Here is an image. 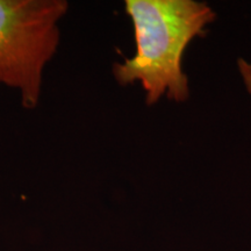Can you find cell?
<instances>
[{
  "mask_svg": "<svg viewBox=\"0 0 251 251\" xmlns=\"http://www.w3.org/2000/svg\"><path fill=\"white\" fill-rule=\"evenodd\" d=\"M125 9L133 23L136 51L115 63V79L121 85L141 83L148 105L163 94L175 101L186 100L181 57L190 41L205 34L203 27L214 20V12L194 0H126Z\"/></svg>",
  "mask_w": 251,
  "mask_h": 251,
  "instance_id": "cell-1",
  "label": "cell"
},
{
  "mask_svg": "<svg viewBox=\"0 0 251 251\" xmlns=\"http://www.w3.org/2000/svg\"><path fill=\"white\" fill-rule=\"evenodd\" d=\"M67 0H0V85L36 109L46 70L57 54Z\"/></svg>",
  "mask_w": 251,
  "mask_h": 251,
  "instance_id": "cell-2",
  "label": "cell"
},
{
  "mask_svg": "<svg viewBox=\"0 0 251 251\" xmlns=\"http://www.w3.org/2000/svg\"><path fill=\"white\" fill-rule=\"evenodd\" d=\"M238 69H240L241 75L243 77L247 90L251 94V64L244 61V59H238Z\"/></svg>",
  "mask_w": 251,
  "mask_h": 251,
  "instance_id": "cell-3",
  "label": "cell"
}]
</instances>
